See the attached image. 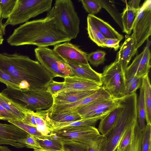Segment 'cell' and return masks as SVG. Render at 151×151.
<instances>
[{"label": "cell", "instance_id": "1", "mask_svg": "<svg viewBox=\"0 0 151 151\" xmlns=\"http://www.w3.org/2000/svg\"><path fill=\"white\" fill-rule=\"evenodd\" d=\"M0 68L19 83L21 90L46 89L54 78L38 61L16 52L0 53Z\"/></svg>", "mask_w": 151, "mask_h": 151}, {"label": "cell", "instance_id": "2", "mask_svg": "<svg viewBox=\"0 0 151 151\" xmlns=\"http://www.w3.org/2000/svg\"><path fill=\"white\" fill-rule=\"evenodd\" d=\"M72 40L58 28L53 18L46 16L20 25L6 40L12 46L33 45L45 47L69 42Z\"/></svg>", "mask_w": 151, "mask_h": 151}, {"label": "cell", "instance_id": "3", "mask_svg": "<svg viewBox=\"0 0 151 151\" xmlns=\"http://www.w3.org/2000/svg\"><path fill=\"white\" fill-rule=\"evenodd\" d=\"M119 100L122 107L119 118L114 127L102 140L101 151H116L125 131L138 121L136 92L126 95Z\"/></svg>", "mask_w": 151, "mask_h": 151}, {"label": "cell", "instance_id": "4", "mask_svg": "<svg viewBox=\"0 0 151 151\" xmlns=\"http://www.w3.org/2000/svg\"><path fill=\"white\" fill-rule=\"evenodd\" d=\"M46 16L53 18L58 28L72 39L77 37L80 31V19L72 1L55 0Z\"/></svg>", "mask_w": 151, "mask_h": 151}, {"label": "cell", "instance_id": "5", "mask_svg": "<svg viewBox=\"0 0 151 151\" xmlns=\"http://www.w3.org/2000/svg\"><path fill=\"white\" fill-rule=\"evenodd\" d=\"M8 98L28 110H50L54 104L52 95L46 89L20 90L7 87L2 91Z\"/></svg>", "mask_w": 151, "mask_h": 151}, {"label": "cell", "instance_id": "6", "mask_svg": "<svg viewBox=\"0 0 151 151\" xmlns=\"http://www.w3.org/2000/svg\"><path fill=\"white\" fill-rule=\"evenodd\" d=\"M52 0H17L12 13L5 24L15 26L25 23L31 18L52 8Z\"/></svg>", "mask_w": 151, "mask_h": 151}, {"label": "cell", "instance_id": "7", "mask_svg": "<svg viewBox=\"0 0 151 151\" xmlns=\"http://www.w3.org/2000/svg\"><path fill=\"white\" fill-rule=\"evenodd\" d=\"M101 74L102 86L114 99L126 95L124 72L120 63L114 61L104 68Z\"/></svg>", "mask_w": 151, "mask_h": 151}, {"label": "cell", "instance_id": "8", "mask_svg": "<svg viewBox=\"0 0 151 151\" xmlns=\"http://www.w3.org/2000/svg\"><path fill=\"white\" fill-rule=\"evenodd\" d=\"M36 58L54 77L63 78L73 76L67 62L53 50L47 47H37L34 50Z\"/></svg>", "mask_w": 151, "mask_h": 151}, {"label": "cell", "instance_id": "9", "mask_svg": "<svg viewBox=\"0 0 151 151\" xmlns=\"http://www.w3.org/2000/svg\"><path fill=\"white\" fill-rule=\"evenodd\" d=\"M54 132L62 140L64 145L76 143L88 146L103 136L98 129L93 126L66 127Z\"/></svg>", "mask_w": 151, "mask_h": 151}, {"label": "cell", "instance_id": "10", "mask_svg": "<svg viewBox=\"0 0 151 151\" xmlns=\"http://www.w3.org/2000/svg\"><path fill=\"white\" fill-rule=\"evenodd\" d=\"M132 33L136 50L151 35V1L145 0L140 7L134 22Z\"/></svg>", "mask_w": 151, "mask_h": 151}, {"label": "cell", "instance_id": "11", "mask_svg": "<svg viewBox=\"0 0 151 151\" xmlns=\"http://www.w3.org/2000/svg\"><path fill=\"white\" fill-rule=\"evenodd\" d=\"M121 105L119 99L106 100L93 102L75 109L81 119L107 114Z\"/></svg>", "mask_w": 151, "mask_h": 151}, {"label": "cell", "instance_id": "12", "mask_svg": "<svg viewBox=\"0 0 151 151\" xmlns=\"http://www.w3.org/2000/svg\"><path fill=\"white\" fill-rule=\"evenodd\" d=\"M150 44H147L142 52L136 56L127 68L124 71L126 79L134 76L142 78L148 74L151 67Z\"/></svg>", "mask_w": 151, "mask_h": 151}, {"label": "cell", "instance_id": "13", "mask_svg": "<svg viewBox=\"0 0 151 151\" xmlns=\"http://www.w3.org/2000/svg\"><path fill=\"white\" fill-rule=\"evenodd\" d=\"M28 134L13 124L0 123V145H9L18 148L25 147L24 141Z\"/></svg>", "mask_w": 151, "mask_h": 151}, {"label": "cell", "instance_id": "14", "mask_svg": "<svg viewBox=\"0 0 151 151\" xmlns=\"http://www.w3.org/2000/svg\"><path fill=\"white\" fill-rule=\"evenodd\" d=\"M53 50L67 62L89 64L87 59V54L69 42L56 45L54 46Z\"/></svg>", "mask_w": 151, "mask_h": 151}, {"label": "cell", "instance_id": "15", "mask_svg": "<svg viewBox=\"0 0 151 151\" xmlns=\"http://www.w3.org/2000/svg\"><path fill=\"white\" fill-rule=\"evenodd\" d=\"M106 114L91 118L81 119L76 121L60 122H55L50 119L48 116L47 110H45L44 119L46 124L51 132H54L66 127L94 126L97 122Z\"/></svg>", "mask_w": 151, "mask_h": 151}, {"label": "cell", "instance_id": "16", "mask_svg": "<svg viewBox=\"0 0 151 151\" xmlns=\"http://www.w3.org/2000/svg\"><path fill=\"white\" fill-rule=\"evenodd\" d=\"M64 79V86L61 91L96 90L102 86L99 83L76 76H66Z\"/></svg>", "mask_w": 151, "mask_h": 151}, {"label": "cell", "instance_id": "17", "mask_svg": "<svg viewBox=\"0 0 151 151\" xmlns=\"http://www.w3.org/2000/svg\"><path fill=\"white\" fill-rule=\"evenodd\" d=\"M97 90L60 91L52 95L54 99L53 104H69L76 102L93 94Z\"/></svg>", "mask_w": 151, "mask_h": 151}, {"label": "cell", "instance_id": "18", "mask_svg": "<svg viewBox=\"0 0 151 151\" xmlns=\"http://www.w3.org/2000/svg\"><path fill=\"white\" fill-rule=\"evenodd\" d=\"M137 51L135 48L134 41L132 34L126 38L120 47L115 60L121 64L124 72Z\"/></svg>", "mask_w": 151, "mask_h": 151}, {"label": "cell", "instance_id": "19", "mask_svg": "<svg viewBox=\"0 0 151 151\" xmlns=\"http://www.w3.org/2000/svg\"><path fill=\"white\" fill-rule=\"evenodd\" d=\"M73 74L76 76L99 83L102 86L101 74L93 70L89 64L67 62Z\"/></svg>", "mask_w": 151, "mask_h": 151}, {"label": "cell", "instance_id": "20", "mask_svg": "<svg viewBox=\"0 0 151 151\" xmlns=\"http://www.w3.org/2000/svg\"><path fill=\"white\" fill-rule=\"evenodd\" d=\"M121 104L120 106L111 111L100 120L98 129L103 136H106L116 123L122 109Z\"/></svg>", "mask_w": 151, "mask_h": 151}, {"label": "cell", "instance_id": "21", "mask_svg": "<svg viewBox=\"0 0 151 151\" xmlns=\"http://www.w3.org/2000/svg\"><path fill=\"white\" fill-rule=\"evenodd\" d=\"M40 149L52 151H60L64 150V144L54 132L42 138L35 137Z\"/></svg>", "mask_w": 151, "mask_h": 151}, {"label": "cell", "instance_id": "22", "mask_svg": "<svg viewBox=\"0 0 151 151\" xmlns=\"http://www.w3.org/2000/svg\"><path fill=\"white\" fill-rule=\"evenodd\" d=\"M94 25L106 38L117 39L121 41L124 38L109 23L94 15L88 14Z\"/></svg>", "mask_w": 151, "mask_h": 151}, {"label": "cell", "instance_id": "23", "mask_svg": "<svg viewBox=\"0 0 151 151\" xmlns=\"http://www.w3.org/2000/svg\"><path fill=\"white\" fill-rule=\"evenodd\" d=\"M0 104L18 121H22L29 110L14 102L2 92H0Z\"/></svg>", "mask_w": 151, "mask_h": 151}, {"label": "cell", "instance_id": "24", "mask_svg": "<svg viewBox=\"0 0 151 151\" xmlns=\"http://www.w3.org/2000/svg\"><path fill=\"white\" fill-rule=\"evenodd\" d=\"M48 114L52 120L58 122H64L81 119L80 115L75 109L51 112L48 110Z\"/></svg>", "mask_w": 151, "mask_h": 151}, {"label": "cell", "instance_id": "25", "mask_svg": "<svg viewBox=\"0 0 151 151\" xmlns=\"http://www.w3.org/2000/svg\"><path fill=\"white\" fill-rule=\"evenodd\" d=\"M142 87L146 109L145 120L147 124H151V86L148 74L142 78Z\"/></svg>", "mask_w": 151, "mask_h": 151}, {"label": "cell", "instance_id": "26", "mask_svg": "<svg viewBox=\"0 0 151 151\" xmlns=\"http://www.w3.org/2000/svg\"><path fill=\"white\" fill-rule=\"evenodd\" d=\"M139 10L131 9L126 4L121 13L123 32L127 35L130 34L131 32Z\"/></svg>", "mask_w": 151, "mask_h": 151}, {"label": "cell", "instance_id": "27", "mask_svg": "<svg viewBox=\"0 0 151 151\" xmlns=\"http://www.w3.org/2000/svg\"><path fill=\"white\" fill-rule=\"evenodd\" d=\"M87 29L90 38L99 46L104 47V43L106 38L96 27L88 14L87 17Z\"/></svg>", "mask_w": 151, "mask_h": 151}, {"label": "cell", "instance_id": "28", "mask_svg": "<svg viewBox=\"0 0 151 151\" xmlns=\"http://www.w3.org/2000/svg\"><path fill=\"white\" fill-rule=\"evenodd\" d=\"M102 8L105 9L110 14L123 30L122 15L116 9L114 1L97 0Z\"/></svg>", "mask_w": 151, "mask_h": 151}, {"label": "cell", "instance_id": "29", "mask_svg": "<svg viewBox=\"0 0 151 151\" xmlns=\"http://www.w3.org/2000/svg\"><path fill=\"white\" fill-rule=\"evenodd\" d=\"M137 109L139 126L142 132L146 126V109L144 103L143 91L142 86L140 88L139 95L137 100Z\"/></svg>", "mask_w": 151, "mask_h": 151}, {"label": "cell", "instance_id": "30", "mask_svg": "<svg viewBox=\"0 0 151 151\" xmlns=\"http://www.w3.org/2000/svg\"><path fill=\"white\" fill-rule=\"evenodd\" d=\"M142 132L138 122L135 125L130 143L125 151H141Z\"/></svg>", "mask_w": 151, "mask_h": 151}, {"label": "cell", "instance_id": "31", "mask_svg": "<svg viewBox=\"0 0 151 151\" xmlns=\"http://www.w3.org/2000/svg\"><path fill=\"white\" fill-rule=\"evenodd\" d=\"M45 110H37L34 113L37 130L44 136L51 132L47 126L44 119Z\"/></svg>", "mask_w": 151, "mask_h": 151}, {"label": "cell", "instance_id": "32", "mask_svg": "<svg viewBox=\"0 0 151 151\" xmlns=\"http://www.w3.org/2000/svg\"><path fill=\"white\" fill-rule=\"evenodd\" d=\"M138 121L129 127L125 132L117 146L116 151H125L129 145L133 132Z\"/></svg>", "mask_w": 151, "mask_h": 151}, {"label": "cell", "instance_id": "33", "mask_svg": "<svg viewBox=\"0 0 151 151\" xmlns=\"http://www.w3.org/2000/svg\"><path fill=\"white\" fill-rule=\"evenodd\" d=\"M106 54L104 51L98 50L87 54V59L91 64L93 66L97 67L104 63L105 60Z\"/></svg>", "mask_w": 151, "mask_h": 151}, {"label": "cell", "instance_id": "34", "mask_svg": "<svg viewBox=\"0 0 151 151\" xmlns=\"http://www.w3.org/2000/svg\"><path fill=\"white\" fill-rule=\"evenodd\" d=\"M126 95L136 92L141 87L142 84V78L133 77L126 79Z\"/></svg>", "mask_w": 151, "mask_h": 151}, {"label": "cell", "instance_id": "35", "mask_svg": "<svg viewBox=\"0 0 151 151\" xmlns=\"http://www.w3.org/2000/svg\"><path fill=\"white\" fill-rule=\"evenodd\" d=\"M17 0H0L1 17L8 19L13 11Z\"/></svg>", "mask_w": 151, "mask_h": 151}, {"label": "cell", "instance_id": "36", "mask_svg": "<svg viewBox=\"0 0 151 151\" xmlns=\"http://www.w3.org/2000/svg\"><path fill=\"white\" fill-rule=\"evenodd\" d=\"M83 7L89 14L94 15L98 13L102 8L97 0H80Z\"/></svg>", "mask_w": 151, "mask_h": 151}, {"label": "cell", "instance_id": "37", "mask_svg": "<svg viewBox=\"0 0 151 151\" xmlns=\"http://www.w3.org/2000/svg\"><path fill=\"white\" fill-rule=\"evenodd\" d=\"M141 151H151V124H146L142 132Z\"/></svg>", "mask_w": 151, "mask_h": 151}, {"label": "cell", "instance_id": "38", "mask_svg": "<svg viewBox=\"0 0 151 151\" xmlns=\"http://www.w3.org/2000/svg\"><path fill=\"white\" fill-rule=\"evenodd\" d=\"M8 122L11 124L18 127L29 134L35 137L42 138L44 137L45 136L43 135L39 132L35 127L25 124L21 121L9 120Z\"/></svg>", "mask_w": 151, "mask_h": 151}, {"label": "cell", "instance_id": "39", "mask_svg": "<svg viewBox=\"0 0 151 151\" xmlns=\"http://www.w3.org/2000/svg\"><path fill=\"white\" fill-rule=\"evenodd\" d=\"M0 82L7 87L20 89L19 83L0 68Z\"/></svg>", "mask_w": 151, "mask_h": 151}, {"label": "cell", "instance_id": "40", "mask_svg": "<svg viewBox=\"0 0 151 151\" xmlns=\"http://www.w3.org/2000/svg\"><path fill=\"white\" fill-rule=\"evenodd\" d=\"M64 86V82H57L52 80L47 84L46 89L47 91L53 95L61 91Z\"/></svg>", "mask_w": 151, "mask_h": 151}, {"label": "cell", "instance_id": "41", "mask_svg": "<svg viewBox=\"0 0 151 151\" xmlns=\"http://www.w3.org/2000/svg\"><path fill=\"white\" fill-rule=\"evenodd\" d=\"M34 113V111L28 110L21 122L25 124L36 128L37 125Z\"/></svg>", "mask_w": 151, "mask_h": 151}, {"label": "cell", "instance_id": "42", "mask_svg": "<svg viewBox=\"0 0 151 151\" xmlns=\"http://www.w3.org/2000/svg\"><path fill=\"white\" fill-rule=\"evenodd\" d=\"M24 143L25 145V147L27 148L40 149L39 144L34 137L30 134H29L24 139Z\"/></svg>", "mask_w": 151, "mask_h": 151}, {"label": "cell", "instance_id": "43", "mask_svg": "<svg viewBox=\"0 0 151 151\" xmlns=\"http://www.w3.org/2000/svg\"><path fill=\"white\" fill-rule=\"evenodd\" d=\"M119 40L112 38H106L104 43V47L113 48L115 51L117 50L120 47Z\"/></svg>", "mask_w": 151, "mask_h": 151}, {"label": "cell", "instance_id": "44", "mask_svg": "<svg viewBox=\"0 0 151 151\" xmlns=\"http://www.w3.org/2000/svg\"><path fill=\"white\" fill-rule=\"evenodd\" d=\"M0 120H18L12 114L6 110L0 104Z\"/></svg>", "mask_w": 151, "mask_h": 151}, {"label": "cell", "instance_id": "45", "mask_svg": "<svg viewBox=\"0 0 151 151\" xmlns=\"http://www.w3.org/2000/svg\"><path fill=\"white\" fill-rule=\"evenodd\" d=\"M104 137L103 136L92 144L87 146V151H101V143Z\"/></svg>", "mask_w": 151, "mask_h": 151}, {"label": "cell", "instance_id": "46", "mask_svg": "<svg viewBox=\"0 0 151 151\" xmlns=\"http://www.w3.org/2000/svg\"><path fill=\"white\" fill-rule=\"evenodd\" d=\"M67 145L70 146V150L71 151H87V146L84 145L72 143H69Z\"/></svg>", "mask_w": 151, "mask_h": 151}, {"label": "cell", "instance_id": "47", "mask_svg": "<svg viewBox=\"0 0 151 151\" xmlns=\"http://www.w3.org/2000/svg\"><path fill=\"white\" fill-rule=\"evenodd\" d=\"M140 0H132L129 1L127 5L130 8L136 10H139Z\"/></svg>", "mask_w": 151, "mask_h": 151}, {"label": "cell", "instance_id": "48", "mask_svg": "<svg viewBox=\"0 0 151 151\" xmlns=\"http://www.w3.org/2000/svg\"><path fill=\"white\" fill-rule=\"evenodd\" d=\"M2 20L0 21V36H3L5 34V29L6 26L3 24Z\"/></svg>", "mask_w": 151, "mask_h": 151}, {"label": "cell", "instance_id": "49", "mask_svg": "<svg viewBox=\"0 0 151 151\" xmlns=\"http://www.w3.org/2000/svg\"><path fill=\"white\" fill-rule=\"evenodd\" d=\"M33 149H34V151H52L42 149H39L37 148H34ZM60 151H71V150L70 149L69 150L68 149L65 148L64 150Z\"/></svg>", "mask_w": 151, "mask_h": 151}, {"label": "cell", "instance_id": "50", "mask_svg": "<svg viewBox=\"0 0 151 151\" xmlns=\"http://www.w3.org/2000/svg\"><path fill=\"white\" fill-rule=\"evenodd\" d=\"M0 151H12L7 147L0 146Z\"/></svg>", "mask_w": 151, "mask_h": 151}, {"label": "cell", "instance_id": "51", "mask_svg": "<svg viewBox=\"0 0 151 151\" xmlns=\"http://www.w3.org/2000/svg\"><path fill=\"white\" fill-rule=\"evenodd\" d=\"M4 40L3 36H0V45L2 44Z\"/></svg>", "mask_w": 151, "mask_h": 151}, {"label": "cell", "instance_id": "52", "mask_svg": "<svg viewBox=\"0 0 151 151\" xmlns=\"http://www.w3.org/2000/svg\"><path fill=\"white\" fill-rule=\"evenodd\" d=\"M1 20H2L1 17V8L0 7V21Z\"/></svg>", "mask_w": 151, "mask_h": 151}]
</instances>
